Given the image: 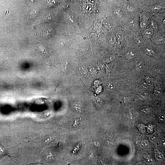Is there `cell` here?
I'll return each mask as SVG.
<instances>
[{
    "label": "cell",
    "mask_w": 165,
    "mask_h": 165,
    "mask_svg": "<svg viewBox=\"0 0 165 165\" xmlns=\"http://www.w3.org/2000/svg\"><path fill=\"white\" fill-rule=\"evenodd\" d=\"M79 145H78L76 147H75L74 149L73 152L74 153H75L77 152V151L78 150L79 148Z\"/></svg>",
    "instance_id": "cell-27"
},
{
    "label": "cell",
    "mask_w": 165,
    "mask_h": 165,
    "mask_svg": "<svg viewBox=\"0 0 165 165\" xmlns=\"http://www.w3.org/2000/svg\"><path fill=\"white\" fill-rule=\"evenodd\" d=\"M141 88L143 90H146L148 88V86L146 84L143 83L141 85Z\"/></svg>",
    "instance_id": "cell-26"
},
{
    "label": "cell",
    "mask_w": 165,
    "mask_h": 165,
    "mask_svg": "<svg viewBox=\"0 0 165 165\" xmlns=\"http://www.w3.org/2000/svg\"><path fill=\"white\" fill-rule=\"evenodd\" d=\"M107 87L109 90H113L115 89V86L113 83L110 82L107 84Z\"/></svg>",
    "instance_id": "cell-10"
},
{
    "label": "cell",
    "mask_w": 165,
    "mask_h": 165,
    "mask_svg": "<svg viewBox=\"0 0 165 165\" xmlns=\"http://www.w3.org/2000/svg\"><path fill=\"white\" fill-rule=\"evenodd\" d=\"M144 33L146 36H150L152 35L153 33V30L152 28H148L145 30Z\"/></svg>",
    "instance_id": "cell-5"
},
{
    "label": "cell",
    "mask_w": 165,
    "mask_h": 165,
    "mask_svg": "<svg viewBox=\"0 0 165 165\" xmlns=\"http://www.w3.org/2000/svg\"><path fill=\"white\" fill-rule=\"evenodd\" d=\"M158 119L160 122H163L164 121V117L162 114H160L158 116Z\"/></svg>",
    "instance_id": "cell-17"
},
{
    "label": "cell",
    "mask_w": 165,
    "mask_h": 165,
    "mask_svg": "<svg viewBox=\"0 0 165 165\" xmlns=\"http://www.w3.org/2000/svg\"><path fill=\"white\" fill-rule=\"evenodd\" d=\"M157 136L156 134H153L151 135L149 137V140L152 142L155 143L157 140Z\"/></svg>",
    "instance_id": "cell-7"
},
{
    "label": "cell",
    "mask_w": 165,
    "mask_h": 165,
    "mask_svg": "<svg viewBox=\"0 0 165 165\" xmlns=\"http://www.w3.org/2000/svg\"><path fill=\"white\" fill-rule=\"evenodd\" d=\"M161 8V6L159 4H156L154 6L152 7V10L153 11H156L160 9Z\"/></svg>",
    "instance_id": "cell-11"
},
{
    "label": "cell",
    "mask_w": 165,
    "mask_h": 165,
    "mask_svg": "<svg viewBox=\"0 0 165 165\" xmlns=\"http://www.w3.org/2000/svg\"><path fill=\"white\" fill-rule=\"evenodd\" d=\"M80 121V119H78L75 120L73 124V127H76L78 126Z\"/></svg>",
    "instance_id": "cell-23"
},
{
    "label": "cell",
    "mask_w": 165,
    "mask_h": 165,
    "mask_svg": "<svg viewBox=\"0 0 165 165\" xmlns=\"http://www.w3.org/2000/svg\"><path fill=\"white\" fill-rule=\"evenodd\" d=\"M151 26H152V28H156L157 25L155 24L153 22H151Z\"/></svg>",
    "instance_id": "cell-28"
},
{
    "label": "cell",
    "mask_w": 165,
    "mask_h": 165,
    "mask_svg": "<svg viewBox=\"0 0 165 165\" xmlns=\"http://www.w3.org/2000/svg\"><path fill=\"white\" fill-rule=\"evenodd\" d=\"M127 10L131 12L134 11V7L131 5H128L127 6Z\"/></svg>",
    "instance_id": "cell-18"
},
{
    "label": "cell",
    "mask_w": 165,
    "mask_h": 165,
    "mask_svg": "<svg viewBox=\"0 0 165 165\" xmlns=\"http://www.w3.org/2000/svg\"><path fill=\"white\" fill-rule=\"evenodd\" d=\"M116 37L119 41H120L122 40L123 39V35L122 34L119 32H117L116 33Z\"/></svg>",
    "instance_id": "cell-16"
},
{
    "label": "cell",
    "mask_w": 165,
    "mask_h": 165,
    "mask_svg": "<svg viewBox=\"0 0 165 165\" xmlns=\"http://www.w3.org/2000/svg\"><path fill=\"white\" fill-rule=\"evenodd\" d=\"M80 71L82 73H85L87 72V69L85 67L82 66L79 68Z\"/></svg>",
    "instance_id": "cell-20"
},
{
    "label": "cell",
    "mask_w": 165,
    "mask_h": 165,
    "mask_svg": "<svg viewBox=\"0 0 165 165\" xmlns=\"http://www.w3.org/2000/svg\"><path fill=\"white\" fill-rule=\"evenodd\" d=\"M145 162L147 164H150L152 161V160L151 158L149 157L146 156L144 159Z\"/></svg>",
    "instance_id": "cell-14"
},
{
    "label": "cell",
    "mask_w": 165,
    "mask_h": 165,
    "mask_svg": "<svg viewBox=\"0 0 165 165\" xmlns=\"http://www.w3.org/2000/svg\"><path fill=\"white\" fill-rule=\"evenodd\" d=\"M127 57L129 58L134 57L135 56V53L134 51L132 50H130L127 53Z\"/></svg>",
    "instance_id": "cell-6"
},
{
    "label": "cell",
    "mask_w": 165,
    "mask_h": 165,
    "mask_svg": "<svg viewBox=\"0 0 165 165\" xmlns=\"http://www.w3.org/2000/svg\"><path fill=\"white\" fill-rule=\"evenodd\" d=\"M93 6L91 4L89 3L85 4L84 6V8L85 11L87 12H90L93 9Z\"/></svg>",
    "instance_id": "cell-3"
},
{
    "label": "cell",
    "mask_w": 165,
    "mask_h": 165,
    "mask_svg": "<svg viewBox=\"0 0 165 165\" xmlns=\"http://www.w3.org/2000/svg\"><path fill=\"white\" fill-rule=\"evenodd\" d=\"M42 160L45 163L47 164H51L56 161L57 157L54 153L50 152L46 153L44 156Z\"/></svg>",
    "instance_id": "cell-1"
},
{
    "label": "cell",
    "mask_w": 165,
    "mask_h": 165,
    "mask_svg": "<svg viewBox=\"0 0 165 165\" xmlns=\"http://www.w3.org/2000/svg\"><path fill=\"white\" fill-rule=\"evenodd\" d=\"M136 165H141L140 163H137Z\"/></svg>",
    "instance_id": "cell-31"
},
{
    "label": "cell",
    "mask_w": 165,
    "mask_h": 165,
    "mask_svg": "<svg viewBox=\"0 0 165 165\" xmlns=\"http://www.w3.org/2000/svg\"><path fill=\"white\" fill-rule=\"evenodd\" d=\"M149 108L147 107L144 108L141 110L142 112L144 113H146L148 112L149 111Z\"/></svg>",
    "instance_id": "cell-22"
},
{
    "label": "cell",
    "mask_w": 165,
    "mask_h": 165,
    "mask_svg": "<svg viewBox=\"0 0 165 165\" xmlns=\"http://www.w3.org/2000/svg\"><path fill=\"white\" fill-rule=\"evenodd\" d=\"M147 23L145 21H141L140 23V26L141 28H144L147 26Z\"/></svg>",
    "instance_id": "cell-19"
},
{
    "label": "cell",
    "mask_w": 165,
    "mask_h": 165,
    "mask_svg": "<svg viewBox=\"0 0 165 165\" xmlns=\"http://www.w3.org/2000/svg\"><path fill=\"white\" fill-rule=\"evenodd\" d=\"M143 64L141 61H138L136 63V68L138 70H141L143 68Z\"/></svg>",
    "instance_id": "cell-8"
},
{
    "label": "cell",
    "mask_w": 165,
    "mask_h": 165,
    "mask_svg": "<svg viewBox=\"0 0 165 165\" xmlns=\"http://www.w3.org/2000/svg\"><path fill=\"white\" fill-rule=\"evenodd\" d=\"M105 25L107 26L108 28H110L111 27L110 24H109L108 22H105Z\"/></svg>",
    "instance_id": "cell-30"
},
{
    "label": "cell",
    "mask_w": 165,
    "mask_h": 165,
    "mask_svg": "<svg viewBox=\"0 0 165 165\" xmlns=\"http://www.w3.org/2000/svg\"><path fill=\"white\" fill-rule=\"evenodd\" d=\"M143 41V40L140 37L137 38L135 39V42L138 44L141 43Z\"/></svg>",
    "instance_id": "cell-21"
},
{
    "label": "cell",
    "mask_w": 165,
    "mask_h": 165,
    "mask_svg": "<svg viewBox=\"0 0 165 165\" xmlns=\"http://www.w3.org/2000/svg\"><path fill=\"white\" fill-rule=\"evenodd\" d=\"M148 165V164H146V165Z\"/></svg>",
    "instance_id": "cell-32"
},
{
    "label": "cell",
    "mask_w": 165,
    "mask_h": 165,
    "mask_svg": "<svg viewBox=\"0 0 165 165\" xmlns=\"http://www.w3.org/2000/svg\"><path fill=\"white\" fill-rule=\"evenodd\" d=\"M42 164V163L38 162L33 163L26 164H21L20 165H41Z\"/></svg>",
    "instance_id": "cell-24"
},
{
    "label": "cell",
    "mask_w": 165,
    "mask_h": 165,
    "mask_svg": "<svg viewBox=\"0 0 165 165\" xmlns=\"http://www.w3.org/2000/svg\"><path fill=\"white\" fill-rule=\"evenodd\" d=\"M12 148H7L2 144H0V162L2 159L5 156H9L10 157L9 155L8 151Z\"/></svg>",
    "instance_id": "cell-2"
},
{
    "label": "cell",
    "mask_w": 165,
    "mask_h": 165,
    "mask_svg": "<svg viewBox=\"0 0 165 165\" xmlns=\"http://www.w3.org/2000/svg\"><path fill=\"white\" fill-rule=\"evenodd\" d=\"M130 24L133 27H135L137 24V22L134 20H132L130 22Z\"/></svg>",
    "instance_id": "cell-25"
},
{
    "label": "cell",
    "mask_w": 165,
    "mask_h": 165,
    "mask_svg": "<svg viewBox=\"0 0 165 165\" xmlns=\"http://www.w3.org/2000/svg\"><path fill=\"white\" fill-rule=\"evenodd\" d=\"M74 108L77 112H80L81 111V107L80 105L77 104H75Z\"/></svg>",
    "instance_id": "cell-15"
},
{
    "label": "cell",
    "mask_w": 165,
    "mask_h": 165,
    "mask_svg": "<svg viewBox=\"0 0 165 165\" xmlns=\"http://www.w3.org/2000/svg\"><path fill=\"white\" fill-rule=\"evenodd\" d=\"M148 141L146 140H143L141 143L140 145L142 148H146L148 146Z\"/></svg>",
    "instance_id": "cell-9"
},
{
    "label": "cell",
    "mask_w": 165,
    "mask_h": 165,
    "mask_svg": "<svg viewBox=\"0 0 165 165\" xmlns=\"http://www.w3.org/2000/svg\"><path fill=\"white\" fill-rule=\"evenodd\" d=\"M116 38V36L114 35L110 37L108 39L109 42L112 44H113L115 42Z\"/></svg>",
    "instance_id": "cell-12"
},
{
    "label": "cell",
    "mask_w": 165,
    "mask_h": 165,
    "mask_svg": "<svg viewBox=\"0 0 165 165\" xmlns=\"http://www.w3.org/2000/svg\"><path fill=\"white\" fill-rule=\"evenodd\" d=\"M122 11L119 8H117L114 10V13L117 16H120L122 14Z\"/></svg>",
    "instance_id": "cell-13"
},
{
    "label": "cell",
    "mask_w": 165,
    "mask_h": 165,
    "mask_svg": "<svg viewBox=\"0 0 165 165\" xmlns=\"http://www.w3.org/2000/svg\"><path fill=\"white\" fill-rule=\"evenodd\" d=\"M94 145L97 147H99L100 145V143L98 141H95L94 142Z\"/></svg>",
    "instance_id": "cell-29"
},
{
    "label": "cell",
    "mask_w": 165,
    "mask_h": 165,
    "mask_svg": "<svg viewBox=\"0 0 165 165\" xmlns=\"http://www.w3.org/2000/svg\"><path fill=\"white\" fill-rule=\"evenodd\" d=\"M155 157L156 159L159 160H162L164 158L163 154L159 151H157L155 152Z\"/></svg>",
    "instance_id": "cell-4"
}]
</instances>
